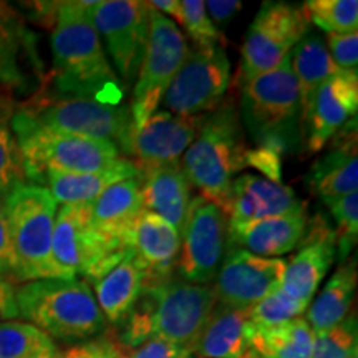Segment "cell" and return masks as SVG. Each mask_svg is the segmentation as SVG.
Wrapping results in <instances>:
<instances>
[{
	"label": "cell",
	"instance_id": "cell-1",
	"mask_svg": "<svg viewBox=\"0 0 358 358\" xmlns=\"http://www.w3.org/2000/svg\"><path fill=\"white\" fill-rule=\"evenodd\" d=\"M92 2H57L52 30L53 75L60 93L120 105L124 87L90 19Z\"/></svg>",
	"mask_w": 358,
	"mask_h": 358
},
{
	"label": "cell",
	"instance_id": "cell-2",
	"mask_svg": "<svg viewBox=\"0 0 358 358\" xmlns=\"http://www.w3.org/2000/svg\"><path fill=\"white\" fill-rule=\"evenodd\" d=\"M213 285H198L181 277L143 289L136 306L123 322L118 345L124 352L150 338H161L191 350L214 307Z\"/></svg>",
	"mask_w": 358,
	"mask_h": 358
},
{
	"label": "cell",
	"instance_id": "cell-3",
	"mask_svg": "<svg viewBox=\"0 0 358 358\" xmlns=\"http://www.w3.org/2000/svg\"><path fill=\"white\" fill-rule=\"evenodd\" d=\"M249 153L234 98H224L204 116L198 136L182 155L181 168L199 196L226 213L232 181L248 166Z\"/></svg>",
	"mask_w": 358,
	"mask_h": 358
},
{
	"label": "cell",
	"instance_id": "cell-4",
	"mask_svg": "<svg viewBox=\"0 0 358 358\" xmlns=\"http://www.w3.org/2000/svg\"><path fill=\"white\" fill-rule=\"evenodd\" d=\"M17 313L50 338L75 342L106 329L95 294L83 279H42L15 289Z\"/></svg>",
	"mask_w": 358,
	"mask_h": 358
},
{
	"label": "cell",
	"instance_id": "cell-5",
	"mask_svg": "<svg viewBox=\"0 0 358 358\" xmlns=\"http://www.w3.org/2000/svg\"><path fill=\"white\" fill-rule=\"evenodd\" d=\"M12 129L22 151L25 179L35 182H43L45 173L50 169L95 173L122 158L113 143L53 131L40 127L20 110L12 115Z\"/></svg>",
	"mask_w": 358,
	"mask_h": 358
},
{
	"label": "cell",
	"instance_id": "cell-6",
	"mask_svg": "<svg viewBox=\"0 0 358 358\" xmlns=\"http://www.w3.org/2000/svg\"><path fill=\"white\" fill-rule=\"evenodd\" d=\"M12 244L20 266V284L58 279L52 259L58 203L47 187L20 185L3 199ZM19 284V285H20Z\"/></svg>",
	"mask_w": 358,
	"mask_h": 358
},
{
	"label": "cell",
	"instance_id": "cell-7",
	"mask_svg": "<svg viewBox=\"0 0 358 358\" xmlns=\"http://www.w3.org/2000/svg\"><path fill=\"white\" fill-rule=\"evenodd\" d=\"M131 249L96 231L90 204H64L57 211L52 259L58 279L87 277L95 282L111 271Z\"/></svg>",
	"mask_w": 358,
	"mask_h": 358
},
{
	"label": "cell",
	"instance_id": "cell-8",
	"mask_svg": "<svg viewBox=\"0 0 358 358\" xmlns=\"http://www.w3.org/2000/svg\"><path fill=\"white\" fill-rule=\"evenodd\" d=\"M241 113L250 136L261 146L284 151L285 133L301 113L290 57L277 69L241 83Z\"/></svg>",
	"mask_w": 358,
	"mask_h": 358
},
{
	"label": "cell",
	"instance_id": "cell-9",
	"mask_svg": "<svg viewBox=\"0 0 358 358\" xmlns=\"http://www.w3.org/2000/svg\"><path fill=\"white\" fill-rule=\"evenodd\" d=\"M148 7H150V27H148L146 52L140 73L133 85V98L129 103L133 131L141 128L158 111L169 85L191 50L179 27L150 3Z\"/></svg>",
	"mask_w": 358,
	"mask_h": 358
},
{
	"label": "cell",
	"instance_id": "cell-10",
	"mask_svg": "<svg viewBox=\"0 0 358 358\" xmlns=\"http://www.w3.org/2000/svg\"><path fill=\"white\" fill-rule=\"evenodd\" d=\"M53 131L110 141L122 151L133 131L129 105H108L83 96H42L19 108Z\"/></svg>",
	"mask_w": 358,
	"mask_h": 358
},
{
	"label": "cell",
	"instance_id": "cell-11",
	"mask_svg": "<svg viewBox=\"0 0 358 358\" xmlns=\"http://www.w3.org/2000/svg\"><path fill=\"white\" fill-rule=\"evenodd\" d=\"M308 29L310 22L302 6L264 2L245 32L241 48L239 82H248L284 64Z\"/></svg>",
	"mask_w": 358,
	"mask_h": 358
},
{
	"label": "cell",
	"instance_id": "cell-12",
	"mask_svg": "<svg viewBox=\"0 0 358 358\" xmlns=\"http://www.w3.org/2000/svg\"><path fill=\"white\" fill-rule=\"evenodd\" d=\"M88 12L116 77L124 88L133 87L146 52L150 7L138 0H100L90 3Z\"/></svg>",
	"mask_w": 358,
	"mask_h": 358
},
{
	"label": "cell",
	"instance_id": "cell-13",
	"mask_svg": "<svg viewBox=\"0 0 358 358\" xmlns=\"http://www.w3.org/2000/svg\"><path fill=\"white\" fill-rule=\"evenodd\" d=\"M229 85L231 62L226 50L194 48L187 53L161 105L174 115H208L224 101Z\"/></svg>",
	"mask_w": 358,
	"mask_h": 358
},
{
	"label": "cell",
	"instance_id": "cell-14",
	"mask_svg": "<svg viewBox=\"0 0 358 358\" xmlns=\"http://www.w3.org/2000/svg\"><path fill=\"white\" fill-rule=\"evenodd\" d=\"M227 236V217L216 204L196 196L179 231L176 271L182 280L211 285L221 267Z\"/></svg>",
	"mask_w": 358,
	"mask_h": 358
},
{
	"label": "cell",
	"instance_id": "cell-15",
	"mask_svg": "<svg viewBox=\"0 0 358 358\" xmlns=\"http://www.w3.org/2000/svg\"><path fill=\"white\" fill-rule=\"evenodd\" d=\"M287 261L261 257L239 248H229L214 284L217 303L232 308H250L282 287Z\"/></svg>",
	"mask_w": 358,
	"mask_h": 358
},
{
	"label": "cell",
	"instance_id": "cell-16",
	"mask_svg": "<svg viewBox=\"0 0 358 358\" xmlns=\"http://www.w3.org/2000/svg\"><path fill=\"white\" fill-rule=\"evenodd\" d=\"M204 116H182L158 110L141 128L131 131L122 151L129 156L140 176L150 169L179 163L198 136Z\"/></svg>",
	"mask_w": 358,
	"mask_h": 358
},
{
	"label": "cell",
	"instance_id": "cell-17",
	"mask_svg": "<svg viewBox=\"0 0 358 358\" xmlns=\"http://www.w3.org/2000/svg\"><path fill=\"white\" fill-rule=\"evenodd\" d=\"M299 252L285 266L282 290L308 306L337 257V236L322 214H317L299 243Z\"/></svg>",
	"mask_w": 358,
	"mask_h": 358
},
{
	"label": "cell",
	"instance_id": "cell-18",
	"mask_svg": "<svg viewBox=\"0 0 358 358\" xmlns=\"http://www.w3.org/2000/svg\"><path fill=\"white\" fill-rule=\"evenodd\" d=\"M357 108L358 73L340 71L322 85L303 120L308 153L324 150L340 129L357 118Z\"/></svg>",
	"mask_w": 358,
	"mask_h": 358
},
{
	"label": "cell",
	"instance_id": "cell-19",
	"mask_svg": "<svg viewBox=\"0 0 358 358\" xmlns=\"http://www.w3.org/2000/svg\"><path fill=\"white\" fill-rule=\"evenodd\" d=\"M302 204L303 201L295 196L292 187L257 174H241L232 181L229 203L224 213L227 229L292 213Z\"/></svg>",
	"mask_w": 358,
	"mask_h": 358
},
{
	"label": "cell",
	"instance_id": "cell-20",
	"mask_svg": "<svg viewBox=\"0 0 358 358\" xmlns=\"http://www.w3.org/2000/svg\"><path fill=\"white\" fill-rule=\"evenodd\" d=\"M128 245L145 268V287L171 279L181 245L173 224L143 209L129 231Z\"/></svg>",
	"mask_w": 358,
	"mask_h": 358
},
{
	"label": "cell",
	"instance_id": "cell-21",
	"mask_svg": "<svg viewBox=\"0 0 358 358\" xmlns=\"http://www.w3.org/2000/svg\"><path fill=\"white\" fill-rule=\"evenodd\" d=\"M308 226L307 204L292 213L262 219L227 229L229 248H239L261 257H279L297 248Z\"/></svg>",
	"mask_w": 358,
	"mask_h": 358
},
{
	"label": "cell",
	"instance_id": "cell-22",
	"mask_svg": "<svg viewBox=\"0 0 358 358\" xmlns=\"http://www.w3.org/2000/svg\"><path fill=\"white\" fill-rule=\"evenodd\" d=\"M329 153L317 159L307 176V185L322 201L340 198L357 192L358 155H357V118L332 138Z\"/></svg>",
	"mask_w": 358,
	"mask_h": 358
},
{
	"label": "cell",
	"instance_id": "cell-23",
	"mask_svg": "<svg viewBox=\"0 0 358 358\" xmlns=\"http://www.w3.org/2000/svg\"><path fill=\"white\" fill-rule=\"evenodd\" d=\"M249 308L217 306L191 348L198 358H256Z\"/></svg>",
	"mask_w": 358,
	"mask_h": 358
},
{
	"label": "cell",
	"instance_id": "cell-24",
	"mask_svg": "<svg viewBox=\"0 0 358 358\" xmlns=\"http://www.w3.org/2000/svg\"><path fill=\"white\" fill-rule=\"evenodd\" d=\"M140 178L115 182L90 204L92 222L96 231L122 245H128V236L134 221L143 213Z\"/></svg>",
	"mask_w": 358,
	"mask_h": 358
},
{
	"label": "cell",
	"instance_id": "cell-25",
	"mask_svg": "<svg viewBox=\"0 0 358 358\" xmlns=\"http://www.w3.org/2000/svg\"><path fill=\"white\" fill-rule=\"evenodd\" d=\"M143 208L181 231L191 203V182L181 161L150 169L140 176Z\"/></svg>",
	"mask_w": 358,
	"mask_h": 358
},
{
	"label": "cell",
	"instance_id": "cell-26",
	"mask_svg": "<svg viewBox=\"0 0 358 358\" xmlns=\"http://www.w3.org/2000/svg\"><path fill=\"white\" fill-rule=\"evenodd\" d=\"M98 307L106 322L122 325L145 289V268L129 250L122 261L93 282Z\"/></svg>",
	"mask_w": 358,
	"mask_h": 358
},
{
	"label": "cell",
	"instance_id": "cell-27",
	"mask_svg": "<svg viewBox=\"0 0 358 358\" xmlns=\"http://www.w3.org/2000/svg\"><path fill=\"white\" fill-rule=\"evenodd\" d=\"M136 166L128 158H118L108 168L95 173H45L43 181L48 185V191L57 203L64 204H92L103 191L108 189L115 182L128 178H138Z\"/></svg>",
	"mask_w": 358,
	"mask_h": 358
},
{
	"label": "cell",
	"instance_id": "cell-28",
	"mask_svg": "<svg viewBox=\"0 0 358 358\" xmlns=\"http://www.w3.org/2000/svg\"><path fill=\"white\" fill-rule=\"evenodd\" d=\"M290 66L297 82L301 118L303 122L319 88L343 70L334 64L322 35L310 29L290 52Z\"/></svg>",
	"mask_w": 358,
	"mask_h": 358
},
{
	"label": "cell",
	"instance_id": "cell-29",
	"mask_svg": "<svg viewBox=\"0 0 358 358\" xmlns=\"http://www.w3.org/2000/svg\"><path fill=\"white\" fill-rule=\"evenodd\" d=\"M357 289V261L347 259L327 280L322 292L308 303L306 320L315 334L342 324L350 312Z\"/></svg>",
	"mask_w": 358,
	"mask_h": 358
},
{
	"label": "cell",
	"instance_id": "cell-30",
	"mask_svg": "<svg viewBox=\"0 0 358 358\" xmlns=\"http://www.w3.org/2000/svg\"><path fill=\"white\" fill-rule=\"evenodd\" d=\"M315 332L306 317H297L271 329H254L256 358H312Z\"/></svg>",
	"mask_w": 358,
	"mask_h": 358
},
{
	"label": "cell",
	"instance_id": "cell-31",
	"mask_svg": "<svg viewBox=\"0 0 358 358\" xmlns=\"http://www.w3.org/2000/svg\"><path fill=\"white\" fill-rule=\"evenodd\" d=\"M55 340L29 322H0V358H60Z\"/></svg>",
	"mask_w": 358,
	"mask_h": 358
},
{
	"label": "cell",
	"instance_id": "cell-32",
	"mask_svg": "<svg viewBox=\"0 0 358 358\" xmlns=\"http://www.w3.org/2000/svg\"><path fill=\"white\" fill-rule=\"evenodd\" d=\"M12 110L8 100L0 95V201L25 185L22 151L12 129Z\"/></svg>",
	"mask_w": 358,
	"mask_h": 358
},
{
	"label": "cell",
	"instance_id": "cell-33",
	"mask_svg": "<svg viewBox=\"0 0 358 358\" xmlns=\"http://www.w3.org/2000/svg\"><path fill=\"white\" fill-rule=\"evenodd\" d=\"M310 24L327 34L357 32V0H308L302 6Z\"/></svg>",
	"mask_w": 358,
	"mask_h": 358
},
{
	"label": "cell",
	"instance_id": "cell-34",
	"mask_svg": "<svg viewBox=\"0 0 358 358\" xmlns=\"http://www.w3.org/2000/svg\"><path fill=\"white\" fill-rule=\"evenodd\" d=\"M306 303L295 301L279 289L272 292L267 297H264L261 302L249 308V319L254 329H271L285 324V322L302 317V313L307 310Z\"/></svg>",
	"mask_w": 358,
	"mask_h": 358
},
{
	"label": "cell",
	"instance_id": "cell-35",
	"mask_svg": "<svg viewBox=\"0 0 358 358\" xmlns=\"http://www.w3.org/2000/svg\"><path fill=\"white\" fill-rule=\"evenodd\" d=\"M337 224V256L340 262H345L350 256L358 237V192L324 201Z\"/></svg>",
	"mask_w": 358,
	"mask_h": 358
},
{
	"label": "cell",
	"instance_id": "cell-36",
	"mask_svg": "<svg viewBox=\"0 0 358 358\" xmlns=\"http://www.w3.org/2000/svg\"><path fill=\"white\" fill-rule=\"evenodd\" d=\"M357 315H348L342 324L315 334L312 358H353L358 353Z\"/></svg>",
	"mask_w": 358,
	"mask_h": 358
},
{
	"label": "cell",
	"instance_id": "cell-37",
	"mask_svg": "<svg viewBox=\"0 0 358 358\" xmlns=\"http://www.w3.org/2000/svg\"><path fill=\"white\" fill-rule=\"evenodd\" d=\"M22 40V19L6 2H0V83L15 78V60Z\"/></svg>",
	"mask_w": 358,
	"mask_h": 358
},
{
	"label": "cell",
	"instance_id": "cell-38",
	"mask_svg": "<svg viewBox=\"0 0 358 358\" xmlns=\"http://www.w3.org/2000/svg\"><path fill=\"white\" fill-rule=\"evenodd\" d=\"M182 24L181 27L194 42L196 48H214L222 47V35L214 27L211 19L206 13L203 0H182Z\"/></svg>",
	"mask_w": 358,
	"mask_h": 358
},
{
	"label": "cell",
	"instance_id": "cell-39",
	"mask_svg": "<svg viewBox=\"0 0 358 358\" xmlns=\"http://www.w3.org/2000/svg\"><path fill=\"white\" fill-rule=\"evenodd\" d=\"M327 50L340 70L357 73L358 32L327 34Z\"/></svg>",
	"mask_w": 358,
	"mask_h": 358
},
{
	"label": "cell",
	"instance_id": "cell-40",
	"mask_svg": "<svg viewBox=\"0 0 358 358\" xmlns=\"http://www.w3.org/2000/svg\"><path fill=\"white\" fill-rule=\"evenodd\" d=\"M0 275L12 285L20 284V266L12 244L10 227L3 201H0Z\"/></svg>",
	"mask_w": 358,
	"mask_h": 358
},
{
	"label": "cell",
	"instance_id": "cell-41",
	"mask_svg": "<svg viewBox=\"0 0 358 358\" xmlns=\"http://www.w3.org/2000/svg\"><path fill=\"white\" fill-rule=\"evenodd\" d=\"M192 353L186 347L176 345L161 338H150L140 347L127 352L123 358H191Z\"/></svg>",
	"mask_w": 358,
	"mask_h": 358
},
{
	"label": "cell",
	"instance_id": "cell-42",
	"mask_svg": "<svg viewBox=\"0 0 358 358\" xmlns=\"http://www.w3.org/2000/svg\"><path fill=\"white\" fill-rule=\"evenodd\" d=\"M204 7L208 17L217 29V27L226 25L243 8V3L239 0H211V2H204Z\"/></svg>",
	"mask_w": 358,
	"mask_h": 358
},
{
	"label": "cell",
	"instance_id": "cell-43",
	"mask_svg": "<svg viewBox=\"0 0 358 358\" xmlns=\"http://www.w3.org/2000/svg\"><path fill=\"white\" fill-rule=\"evenodd\" d=\"M0 317L6 320H13L19 317L15 306V289L2 275H0Z\"/></svg>",
	"mask_w": 358,
	"mask_h": 358
},
{
	"label": "cell",
	"instance_id": "cell-44",
	"mask_svg": "<svg viewBox=\"0 0 358 358\" xmlns=\"http://www.w3.org/2000/svg\"><path fill=\"white\" fill-rule=\"evenodd\" d=\"M151 7L156 8L159 13H163L164 17H168L173 24L181 25L182 24V10H181V2L179 0H153V2H148Z\"/></svg>",
	"mask_w": 358,
	"mask_h": 358
},
{
	"label": "cell",
	"instance_id": "cell-45",
	"mask_svg": "<svg viewBox=\"0 0 358 358\" xmlns=\"http://www.w3.org/2000/svg\"><path fill=\"white\" fill-rule=\"evenodd\" d=\"M100 348V343H87V345H78L70 348L66 353H62L60 358H92Z\"/></svg>",
	"mask_w": 358,
	"mask_h": 358
},
{
	"label": "cell",
	"instance_id": "cell-46",
	"mask_svg": "<svg viewBox=\"0 0 358 358\" xmlns=\"http://www.w3.org/2000/svg\"><path fill=\"white\" fill-rule=\"evenodd\" d=\"M124 352L118 343H100V348L92 358H123Z\"/></svg>",
	"mask_w": 358,
	"mask_h": 358
}]
</instances>
